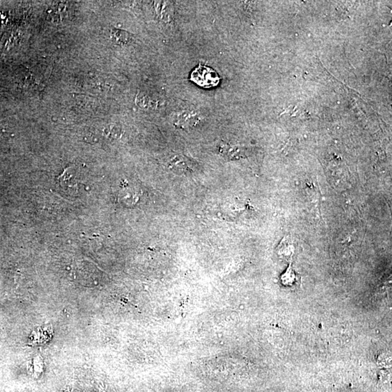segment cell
<instances>
[{
	"label": "cell",
	"mask_w": 392,
	"mask_h": 392,
	"mask_svg": "<svg viewBox=\"0 0 392 392\" xmlns=\"http://www.w3.org/2000/svg\"><path fill=\"white\" fill-rule=\"evenodd\" d=\"M190 80L204 88L217 86L220 78L214 69L205 66H199L192 72Z\"/></svg>",
	"instance_id": "1"
},
{
	"label": "cell",
	"mask_w": 392,
	"mask_h": 392,
	"mask_svg": "<svg viewBox=\"0 0 392 392\" xmlns=\"http://www.w3.org/2000/svg\"><path fill=\"white\" fill-rule=\"evenodd\" d=\"M155 10L161 21L166 23L173 22L174 8L173 3L169 1L154 2Z\"/></svg>",
	"instance_id": "2"
},
{
	"label": "cell",
	"mask_w": 392,
	"mask_h": 392,
	"mask_svg": "<svg viewBox=\"0 0 392 392\" xmlns=\"http://www.w3.org/2000/svg\"><path fill=\"white\" fill-rule=\"evenodd\" d=\"M200 119L201 118L196 111H184L177 114L175 124L180 127H190L198 124Z\"/></svg>",
	"instance_id": "3"
},
{
	"label": "cell",
	"mask_w": 392,
	"mask_h": 392,
	"mask_svg": "<svg viewBox=\"0 0 392 392\" xmlns=\"http://www.w3.org/2000/svg\"><path fill=\"white\" fill-rule=\"evenodd\" d=\"M295 252V246L290 238H284L277 247V254L287 261H291Z\"/></svg>",
	"instance_id": "4"
},
{
	"label": "cell",
	"mask_w": 392,
	"mask_h": 392,
	"mask_svg": "<svg viewBox=\"0 0 392 392\" xmlns=\"http://www.w3.org/2000/svg\"><path fill=\"white\" fill-rule=\"evenodd\" d=\"M281 280L282 283L285 286H291L297 281V276L290 266L289 268L287 269L286 272L282 275Z\"/></svg>",
	"instance_id": "5"
},
{
	"label": "cell",
	"mask_w": 392,
	"mask_h": 392,
	"mask_svg": "<svg viewBox=\"0 0 392 392\" xmlns=\"http://www.w3.org/2000/svg\"><path fill=\"white\" fill-rule=\"evenodd\" d=\"M112 37L114 41L118 43H127L130 40V35L124 31H113Z\"/></svg>",
	"instance_id": "6"
},
{
	"label": "cell",
	"mask_w": 392,
	"mask_h": 392,
	"mask_svg": "<svg viewBox=\"0 0 392 392\" xmlns=\"http://www.w3.org/2000/svg\"><path fill=\"white\" fill-rule=\"evenodd\" d=\"M137 103H138V106H141V107H143L144 109H147V108L152 106L153 102L146 95L139 94L138 97H137Z\"/></svg>",
	"instance_id": "7"
}]
</instances>
